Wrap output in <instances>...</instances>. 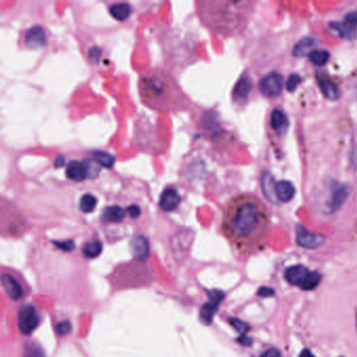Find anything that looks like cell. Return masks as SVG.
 Wrapping results in <instances>:
<instances>
[{
  "label": "cell",
  "mask_w": 357,
  "mask_h": 357,
  "mask_svg": "<svg viewBox=\"0 0 357 357\" xmlns=\"http://www.w3.org/2000/svg\"><path fill=\"white\" fill-rule=\"evenodd\" d=\"M26 357H45V354L40 347L32 345L28 347L26 352Z\"/></svg>",
  "instance_id": "83f0119b"
},
{
  "label": "cell",
  "mask_w": 357,
  "mask_h": 357,
  "mask_svg": "<svg viewBox=\"0 0 357 357\" xmlns=\"http://www.w3.org/2000/svg\"><path fill=\"white\" fill-rule=\"evenodd\" d=\"M57 332L60 334V335H65L67 333L70 332L71 330V326H70V323L68 321H65V322H62V323H59L57 325V328H56Z\"/></svg>",
  "instance_id": "f546056e"
},
{
  "label": "cell",
  "mask_w": 357,
  "mask_h": 357,
  "mask_svg": "<svg viewBox=\"0 0 357 357\" xmlns=\"http://www.w3.org/2000/svg\"><path fill=\"white\" fill-rule=\"evenodd\" d=\"M329 57L330 54L327 50H314L309 55L310 61L317 66L325 65L329 60Z\"/></svg>",
  "instance_id": "d4e9b609"
},
{
  "label": "cell",
  "mask_w": 357,
  "mask_h": 357,
  "mask_svg": "<svg viewBox=\"0 0 357 357\" xmlns=\"http://www.w3.org/2000/svg\"><path fill=\"white\" fill-rule=\"evenodd\" d=\"M182 201V197L173 187L166 188L160 197V207L165 212H172L178 208Z\"/></svg>",
  "instance_id": "30bf717a"
},
{
  "label": "cell",
  "mask_w": 357,
  "mask_h": 357,
  "mask_svg": "<svg viewBox=\"0 0 357 357\" xmlns=\"http://www.w3.org/2000/svg\"><path fill=\"white\" fill-rule=\"evenodd\" d=\"M330 27L333 28L334 30H336L345 38H349V39H352L356 33V31H355L356 27H354L346 21L344 23H331Z\"/></svg>",
  "instance_id": "cb8c5ba5"
},
{
  "label": "cell",
  "mask_w": 357,
  "mask_h": 357,
  "mask_svg": "<svg viewBox=\"0 0 357 357\" xmlns=\"http://www.w3.org/2000/svg\"><path fill=\"white\" fill-rule=\"evenodd\" d=\"M40 324V317L32 305H24L18 312V327L23 334H31Z\"/></svg>",
  "instance_id": "5b68a950"
},
{
  "label": "cell",
  "mask_w": 357,
  "mask_h": 357,
  "mask_svg": "<svg viewBox=\"0 0 357 357\" xmlns=\"http://www.w3.org/2000/svg\"><path fill=\"white\" fill-rule=\"evenodd\" d=\"M97 205V199L96 197L92 194H84L81 199H80V203H79V207H80L81 212L83 213H91L94 211L95 207Z\"/></svg>",
  "instance_id": "603a6c76"
},
{
  "label": "cell",
  "mask_w": 357,
  "mask_h": 357,
  "mask_svg": "<svg viewBox=\"0 0 357 357\" xmlns=\"http://www.w3.org/2000/svg\"><path fill=\"white\" fill-rule=\"evenodd\" d=\"M300 357H315L312 353H311V351L310 350H308V349H305L302 353H301V355H300Z\"/></svg>",
  "instance_id": "e575fe53"
},
{
  "label": "cell",
  "mask_w": 357,
  "mask_h": 357,
  "mask_svg": "<svg viewBox=\"0 0 357 357\" xmlns=\"http://www.w3.org/2000/svg\"><path fill=\"white\" fill-rule=\"evenodd\" d=\"M300 82H301V76L299 74H291L287 81V90L292 92L296 88V86L299 85Z\"/></svg>",
  "instance_id": "f1b7e54d"
},
{
  "label": "cell",
  "mask_w": 357,
  "mask_h": 357,
  "mask_svg": "<svg viewBox=\"0 0 357 357\" xmlns=\"http://www.w3.org/2000/svg\"><path fill=\"white\" fill-rule=\"evenodd\" d=\"M275 194L277 200L282 202L290 201L295 195L294 186L288 181H282L275 185Z\"/></svg>",
  "instance_id": "9a60e30c"
},
{
  "label": "cell",
  "mask_w": 357,
  "mask_h": 357,
  "mask_svg": "<svg viewBox=\"0 0 357 357\" xmlns=\"http://www.w3.org/2000/svg\"><path fill=\"white\" fill-rule=\"evenodd\" d=\"M316 80H317V83H319V86L323 94L327 98H329V100H336V98H339L340 88L331 80L327 73L323 71H317Z\"/></svg>",
  "instance_id": "8fae6325"
},
{
  "label": "cell",
  "mask_w": 357,
  "mask_h": 357,
  "mask_svg": "<svg viewBox=\"0 0 357 357\" xmlns=\"http://www.w3.org/2000/svg\"><path fill=\"white\" fill-rule=\"evenodd\" d=\"M251 89V82L249 80L248 76H242L239 82L237 83L235 89H234V98L235 100H244L247 97Z\"/></svg>",
  "instance_id": "44dd1931"
},
{
  "label": "cell",
  "mask_w": 357,
  "mask_h": 357,
  "mask_svg": "<svg viewBox=\"0 0 357 357\" xmlns=\"http://www.w3.org/2000/svg\"><path fill=\"white\" fill-rule=\"evenodd\" d=\"M3 287L6 293L11 297L12 300L17 301L20 300L23 295V290L21 285L10 273H4L2 276Z\"/></svg>",
  "instance_id": "4fadbf2b"
},
{
  "label": "cell",
  "mask_w": 357,
  "mask_h": 357,
  "mask_svg": "<svg viewBox=\"0 0 357 357\" xmlns=\"http://www.w3.org/2000/svg\"><path fill=\"white\" fill-rule=\"evenodd\" d=\"M127 212L129 213V215L132 217V218H137L138 216L141 215V209L138 208L137 206H130L127 208Z\"/></svg>",
  "instance_id": "d6a6232c"
},
{
  "label": "cell",
  "mask_w": 357,
  "mask_h": 357,
  "mask_svg": "<svg viewBox=\"0 0 357 357\" xmlns=\"http://www.w3.org/2000/svg\"><path fill=\"white\" fill-rule=\"evenodd\" d=\"M259 87L266 96L279 95L283 88V76L277 72H270L260 81Z\"/></svg>",
  "instance_id": "8992f818"
},
{
  "label": "cell",
  "mask_w": 357,
  "mask_h": 357,
  "mask_svg": "<svg viewBox=\"0 0 357 357\" xmlns=\"http://www.w3.org/2000/svg\"><path fill=\"white\" fill-rule=\"evenodd\" d=\"M102 250H103V245L100 241L97 240L87 242L86 244L83 245V248H82L84 257L88 258V259H94V258H97L101 254Z\"/></svg>",
  "instance_id": "7402d4cb"
},
{
  "label": "cell",
  "mask_w": 357,
  "mask_h": 357,
  "mask_svg": "<svg viewBox=\"0 0 357 357\" xmlns=\"http://www.w3.org/2000/svg\"><path fill=\"white\" fill-rule=\"evenodd\" d=\"M325 236L310 233L302 225L296 227V243L305 248H317L325 242Z\"/></svg>",
  "instance_id": "52a82bcc"
},
{
  "label": "cell",
  "mask_w": 357,
  "mask_h": 357,
  "mask_svg": "<svg viewBox=\"0 0 357 357\" xmlns=\"http://www.w3.org/2000/svg\"><path fill=\"white\" fill-rule=\"evenodd\" d=\"M248 3L243 2H196V13L208 30L222 36H232L246 24Z\"/></svg>",
  "instance_id": "3957f363"
},
{
  "label": "cell",
  "mask_w": 357,
  "mask_h": 357,
  "mask_svg": "<svg viewBox=\"0 0 357 357\" xmlns=\"http://www.w3.org/2000/svg\"><path fill=\"white\" fill-rule=\"evenodd\" d=\"M270 125H271V128L279 134L284 133L288 127L287 116L285 115V113L283 111H281L279 109H274L271 112Z\"/></svg>",
  "instance_id": "2e32d148"
},
{
  "label": "cell",
  "mask_w": 357,
  "mask_h": 357,
  "mask_svg": "<svg viewBox=\"0 0 357 357\" xmlns=\"http://www.w3.org/2000/svg\"><path fill=\"white\" fill-rule=\"evenodd\" d=\"M238 342L241 343V344L244 345V346H249V345L251 344V341H250L249 337H247V336H245V335H242V336L240 337V339H238Z\"/></svg>",
  "instance_id": "836d02e7"
},
{
  "label": "cell",
  "mask_w": 357,
  "mask_h": 357,
  "mask_svg": "<svg viewBox=\"0 0 357 357\" xmlns=\"http://www.w3.org/2000/svg\"><path fill=\"white\" fill-rule=\"evenodd\" d=\"M210 295H211V302L207 303L202 307V310H201V319L207 324L211 323V321L213 319V315L218 308V305H219V303L223 300V296H224L223 292H221L219 290L211 291Z\"/></svg>",
  "instance_id": "7c38bea8"
},
{
  "label": "cell",
  "mask_w": 357,
  "mask_h": 357,
  "mask_svg": "<svg viewBox=\"0 0 357 357\" xmlns=\"http://www.w3.org/2000/svg\"><path fill=\"white\" fill-rule=\"evenodd\" d=\"M269 224V212L259 198L241 194L226 203L221 232L237 252L250 254L262 246Z\"/></svg>",
  "instance_id": "6da1fadb"
},
{
  "label": "cell",
  "mask_w": 357,
  "mask_h": 357,
  "mask_svg": "<svg viewBox=\"0 0 357 357\" xmlns=\"http://www.w3.org/2000/svg\"><path fill=\"white\" fill-rule=\"evenodd\" d=\"M92 155L94 157L95 162H97L98 164H101L106 168H111L114 163V158L109 153H106L103 151H96V152H93Z\"/></svg>",
  "instance_id": "484cf974"
},
{
  "label": "cell",
  "mask_w": 357,
  "mask_h": 357,
  "mask_svg": "<svg viewBox=\"0 0 357 357\" xmlns=\"http://www.w3.org/2000/svg\"><path fill=\"white\" fill-rule=\"evenodd\" d=\"M109 13L115 20L123 21L129 18V16L132 13V8L129 4H126V3L113 4L112 6L109 7Z\"/></svg>",
  "instance_id": "e0dca14e"
},
{
  "label": "cell",
  "mask_w": 357,
  "mask_h": 357,
  "mask_svg": "<svg viewBox=\"0 0 357 357\" xmlns=\"http://www.w3.org/2000/svg\"><path fill=\"white\" fill-rule=\"evenodd\" d=\"M316 40L314 38L311 37H306L300 42H297V44L293 48V55L295 57H304L306 55H310L312 52H314V48L316 46Z\"/></svg>",
  "instance_id": "ac0fdd59"
},
{
  "label": "cell",
  "mask_w": 357,
  "mask_h": 357,
  "mask_svg": "<svg viewBox=\"0 0 357 357\" xmlns=\"http://www.w3.org/2000/svg\"><path fill=\"white\" fill-rule=\"evenodd\" d=\"M261 357H283L281 352L275 349V348H271V349H268L267 351H265Z\"/></svg>",
  "instance_id": "4dcf8cb0"
},
{
  "label": "cell",
  "mask_w": 357,
  "mask_h": 357,
  "mask_svg": "<svg viewBox=\"0 0 357 357\" xmlns=\"http://www.w3.org/2000/svg\"><path fill=\"white\" fill-rule=\"evenodd\" d=\"M258 294H259L260 296H263V297H268V296H271L274 294V290L270 287H261L259 289V291H258Z\"/></svg>",
  "instance_id": "1f68e13d"
},
{
  "label": "cell",
  "mask_w": 357,
  "mask_h": 357,
  "mask_svg": "<svg viewBox=\"0 0 357 357\" xmlns=\"http://www.w3.org/2000/svg\"><path fill=\"white\" fill-rule=\"evenodd\" d=\"M275 185H276V183H274L273 177L271 176L270 173H268V172L263 173V176H262L263 193L267 197V199H269L271 202H274V203L277 200L276 194H275Z\"/></svg>",
  "instance_id": "ffe728a7"
},
{
  "label": "cell",
  "mask_w": 357,
  "mask_h": 357,
  "mask_svg": "<svg viewBox=\"0 0 357 357\" xmlns=\"http://www.w3.org/2000/svg\"><path fill=\"white\" fill-rule=\"evenodd\" d=\"M356 321H357V310H356Z\"/></svg>",
  "instance_id": "d590c367"
},
{
  "label": "cell",
  "mask_w": 357,
  "mask_h": 357,
  "mask_svg": "<svg viewBox=\"0 0 357 357\" xmlns=\"http://www.w3.org/2000/svg\"><path fill=\"white\" fill-rule=\"evenodd\" d=\"M230 322H231V325H232L238 332L242 333L243 335H245V333L248 332V330L250 329V327H249L248 324H246V323H244V322H241V321H239V320L231 319Z\"/></svg>",
  "instance_id": "4316f807"
},
{
  "label": "cell",
  "mask_w": 357,
  "mask_h": 357,
  "mask_svg": "<svg viewBox=\"0 0 357 357\" xmlns=\"http://www.w3.org/2000/svg\"><path fill=\"white\" fill-rule=\"evenodd\" d=\"M125 215H126V212L121 207L112 206V207L105 208L102 214V218L106 222L116 223V222H121L125 218Z\"/></svg>",
  "instance_id": "d6986e66"
},
{
  "label": "cell",
  "mask_w": 357,
  "mask_h": 357,
  "mask_svg": "<svg viewBox=\"0 0 357 357\" xmlns=\"http://www.w3.org/2000/svg\"><path fill=\"white\" fill-rule=\"evenodd\" d=\"M285 279L291 285L299 286L303 290H313L321 283L322 275L317 271H310L303 265H294L286 269Z\"/></svg>",
  "instance_id": "277c9868"
},
{
  "label": "cell",
  "mask_w": 357,
  "mask_h": 357,
  "mask_svg": "<svg viewBox=\"0 0 357 357\" xmlns=\"http://www.w3.org/2000/svg\"><path fill=\"white\" fill-rule=\"evenodd\" d=\"M90 163L88 161L86 162H79V161H72L67 165L66 168V176L69 180L73 182H82L87 176L89 175V165Z\"/></svg>",
  "instance_id": "9c48e42d"
},
{
  "label": "cell",
  "mask_w": 357,
  "mask_h": 357,
  "mask_svg": "<svg viewBox=\"0 0 357 357\" xmlns=\"http://www.w3.org/2000/svg\"><path fill=\"white\" fill-rule=\"evenodd\" d=\"M131 251L138 260H146L150 253L149 242L143 236L134 237L130 243Z\"/></svg>",
  "instance_id": "5bb4252c"
},
{
  "label": "cell",
  "mask_w": 357,
  "mask_h": 357,
  "mask_svg": "<svg viewBox=\"0 0 357 357\" xmlns=\"http://www.w3.org/2000/svg\"><path fill=\"white\" fill-rule=\"evenodd\" d=\"M46 40V33L40 26H34L26 32L24 45L29 49H37L45 45Z\"/></svg>",
  "instance_id": "ba28073f"
},
{
  "label": "cell",
  "mask_w": 357,
  "mask_h": 357,
  "mask_svg": "<svg viewBox=\"0 0 357 357\" xmlns=\"http://www.w3.org/2000/svg\"><path fill=\"white\" fill-rule=\"evenodd\" d=\"M141 102L153 111L182 112L192 107L189 95L169 72L152 68L140 74L137 81Z\"/></svg>",
  "instance_id": "7a4b0ae2"
}]
</instances>
